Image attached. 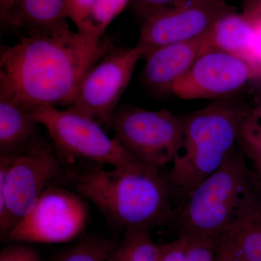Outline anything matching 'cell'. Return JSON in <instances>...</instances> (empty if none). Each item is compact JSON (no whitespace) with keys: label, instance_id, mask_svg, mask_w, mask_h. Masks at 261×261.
<instances>
[{"label":"cell","instance_id":"obj_1","mask_svg":"<svg viewBox=\"0 0 261 261\" xmlns=\"http://www.w3.org/2000/svg\"><path fill=\"white\" fill-rule=\"evenodd\" d=\"M113 47L70 28L21 36L2 49L0 81L29 109L70 106L84 75Z\"/></svg>","mask_w":261,"mask_h":261},{"label":"cell","instance_id":"obj_2","mask_svg":"<svg viewBox=\"0 0 261 261\" xmlns=\"http://www.w3.org/2000/svg\"><path fill=\"white\" fill-rule=\"evenodd\" d=\"M63 182L91 202L116 231L172 226L185 194L165 167L136 161L113 170L87 164L65 170Z\"/></svg>","mask_w":261,"mask_h":261},{"label":"cell","instance_id":"obj_3","mask_svg":"<svg viewBox=\"0 0 261 261\" xmlns=\"http://www.w3.org/2000/svg\"><path fill=\"white\" fill-rule=\"evenodd\" d=\"M251 106L235 95L181 116L183 139L168 170L178 190L186 195L240 147V122Z\"/></svg>","mask_w":261,"mask_h":261},{"label":"cell","instance_id":"obj_4","mask_svg":"<svg viewBox=\"0 0 261 261\" xmlns=\"http://www.w3.org/2000/svg\"><path fill=\"white\" fill-rule=\"evenodd\" d=\"M240 147L212 174L187 193L172 226L178 236L217 240L242 209L261 193L256 176Z\"/></svg>","mask_w":261,"mask_h":261},{"label":"cell","instance_id":"obj_5","mask_svg":"<svg viewBox=\"0 0 261 261\" xmlns=\"http://www.w3.org/2000/svg\"><path fill=\"white\" fill-rule=\"evenodd\" d=\"M65 161L43 139L28 153L0 157V235L5 240L48 188L63 181Z\"/></svg>","mask_w":261,"mask_h":261},{"label":"cell","instance_id":"obj_6","mask_svg":"<svg viewBox=\"0 0 261 261\" xmlns=\"http://www.w3.org/2000/svg\"><path fill=\"white\" fill-rule=\"evenodd\" d=\"M30 110L47 129L65 162L77 160L87 164L118 168L139 161L115 137H108L100 123L85 115L69 108L62 111L51 106Z\"/></svg>","mask_w":261,"mask_h":261},{"label":"cell","instance_id":"obj_7","mask_svg":"<svg viewBox=\"0 0 261 261\" xmlns=\"http://www.w3.org/2000/svg\"><path fill=\"white\" fill-rule=\"evenodd\" d=\"M108 127L128 153L140 162L165 167L172 163L183 139L181 116L166 109L118 106Z\"/></svg>","mask_w":261,"mask_h":261},{"label":"cell","instance_id":"obj_8","mask_svg":"<svg viewBox=\"0 0 261 261\" xmlns=\"http://www.w3.org/2000/svg\"><path fill=\"white\" fill-rule=\"evenodd\" d=\"M87 201L59 185L48 188L5 240L10 243L61 244L75 241L88 224Z\"/></svg>","mask_w":261,"mask_h":261},{"label":"cell","instance_id":"obj_9","mask_svg":"<svg viewBox=\"0 0 261 261\" xmlns=\"http://www.w3.org/2000/svg\"><path fill=\"white\" fill-rule=\"evenodd\" d=\"M145 56V49L137 45L113 47L84 75L68 108L108 126L136 65Z\"/></svg>","mask_w":261,"mask_h":261},{"label":"cell","instance_id":"obj_10","mask_svg":"<svg viewBox=\"0 0 261 261\" xmlns=\"http://www.w3.org/2000/svg\"><path fill=\"white\" fill-rule=\"evenodd\" d=\"M233 10L226 3L189 0L159 10L142 20L137 45L145 49L146 56L163 46L197 39L210 32L221 15Z\"/></svg>","mask_w":261,"mask_h":261},{"label":"cell","instance_id":"obj_11","mask_svg":"<svg viewBox=\"0 0 261 261\" xmlns=\"http://www.w3.org/2000/svg\"><path fill=\"white\" fill-rule=\"evenodd\" d=\"M253 75L243 60L211 47L173 86L172 94L184 100L224 99L238 95Z\"/></svg>","mask_w":261,"mask_h":261},{"label":"cell","instance_id":"obj_12","mask_svg":"<svg viewBox=\"0 0 261 261\" xmlns=\"http://www.w3.org/2000/svg\"><path fill=\"white\" fill-rule=\"evenodd\" d=\"M211 47L208 32L192 40L168 44L151 51L145 57L142 74L144 84L159 95L172 94L175 84Z\"/></svg>","mask_w":261,"mask_h":261},{"label":"cell","instance_id":"obj_13","mask_svg":"<svg viewBox=\"0 0 261 261\" xmlns=\"http://www.w3.org/2000/svg\"><path fill=\"white\" fill-rule=\"evenodd\" d=\"M66 0H0L2 33L21 36L70 28Z\"/></svg>","mask_w":261,"mask_h":261},{"label":"cell","instance_id":"obj_14","mask_svg":"<svg viewBox=\"0 0 261 261\" xmlns=\"http://www.w3.org/2000/svg\"><path fill=\"white\" fill-rule=\"evenodd\" d=\"M32 111L0 81V157L28 153L44 139Z\"/></svg>","mask_w":261,"mask_h":261},{"label":"cell","instance_id":"obj_15","mask_svg":"<svg viewBox=\"0 0 261 261\" xmlns=\"http://www.w3.org/2000/svg\"><path fill=\"white\" fill-rule=\"evenodd\" d=\"M216 242L231 250L239 261H261V196L242 209Z\"/></svg>","mask_w":261,"mask_h":261},{"label":"cell","instance_id":"obj_16","mask_svg":"<svg viewBox=\"0 0 261 261\" xmlns=\"http://www.w3.org/2000/svg\"><path fill=\"white\" fill-rule=\"evenodd\" d=\"M252 32L243 13L235 10L224 13L209 32L211 47L247 61Z\"/></svg>","mask_w":261,"mask_h":261},{"label":"cell","instance_id":"obj_17","mask_svg":"<svg viewBox=\"0 0 261 261\" xmlns=\"http://www.w3.org/2000/svg\"><path fill=\"white\" fill-rule=\"evenodd\" d=\"M159 245L154 243L150 230L132 229L123 233L118 242L114 261H158Z\"/></svg>","mask_w":261,"mask_h":261},{"label":"cell","instance_id":"obj_18","mask_svg":"<svg viewBox=\"0 0 261 261\" xmlns=\"http://www.w3.org/2000/svg\"><path fill=\"white\" fill-rule=\"evenodd\" d=\"M118 242L89 238L61 250L54 261H114Z\"/></svg>","mask_w":261,"mask_h":261},{"label":"cell","instance_id":"obj_19","mask_svg":"<svg viewBox=\"0 0 261 261\" xmlns=\"http://www.w3.org/2000/svg\"><path fill=\"white\" fill-rule=\"evenodd\" d=\"M130 3V0H96L77 31L102 39L108 25Z\"/></svg>","mask_w":261,"mask_h":261},{"label":"cell","instance_id":"obj_20","mask_svg":"<svg viewBox=\"0 0 261 261\" xmlns=\"http://www.w3.org/2000/svg\"><path fill=\"white\" fill-rule=\"evenodd\" d=\"M239 145L252 166L261 164V105H252L240 122Z\"/></svg>","mask_w":261,"mask_h":261},{"label":"cell","instance_id":"obj_21","mask_svg":"<svg viewBox=\"0 0 261 261\" xmlns=\"http://www.w3.org/2000/svg\"><path fill=\"white\" fill-rule=\"evenodd\" d=\"M242 13L252 28V36L247 63L253 81L261 82V0H243Z\"/></svg>","mask_w":261,"mask_h":261},{"label":"cell","instance_id":"obj_22","mask_svg":"<svg viewBox=\"0 0 261 261\" xmlns=\"http://www.w3.org/2000/svg\"><path fill=\"white\" fill-rule=\"evenodd\" d=\"M187 238L184 261H214L216 240L208 237L182 235Z\"/></svg>","mask_w":261,"mask_h":261},{"label":"cell","instance_id":"obj_23","mask_svg":"<svg viewBox=\"0 0 261 261\" xmlns=\"http://www.w3.org/2000/svg\"><path fill=\"white\" fill-rule=\"evenodd\" d=\"M189 0H130V6L136 15L143 20L159 10L184 4Z\"/></svg>","mask_w":261,"mask_h":261},{"label":"cell","instance_id":"obj_24","mask_svg":"<svg viewBox=\"0 0 261 261\" xmlns=\"http://www.w3.org/2000/svg\"><path fill=\"white\" fill-rule=\"evenodd\" d=\"M0 261H42L39 254L25 243H13L5 247L0 255Z\"/></svg>","mask_w":261,"mask_h":261},{"label":"cell","instance_id":"obj_25","mask_svg":"<svg viewBox=\"0 0 261 261\" xmlns=\"http://www.w3.org/2000/svg\"><path fill=\"white\" fill-rule=\"evenodd\" d=\"M187 238L179 236L171 243L159 245V260L184 261L186 252Z\"/></svg>","mask_w":261,"mask_h":261},{"label":"cell","instance_id":"obj_26","mask_svg":"<svg viewBox=\"0 0 261 261\" xmlns=\"http://www.w3.org/2000/svg\"><path fill=\"white\" fill-rule=\"evenodd\" d=\"M96 0H66V12L68 18L80 28L84 19Z\"/></svg>","mask_w":261,"mask_h":261},{"label":"cell","instance_id":"obj_27","mask_svg":"<svg viewBox=\"0 0 261 261\" xmlns=\"http://www.w3.org/2000/svg\"><path fill=\"white\" fill-rule=\"evenodd\" d=\"M214 261H239L227 247L216 242V250Z\"/></svg>","mask_w":261,"mask_h":261},{"label":"cell","instance_id":"obj_28","mask_svg":"<svg viewBox=\"0 0 261 261\" xmlns=\"http://www.w3.org/2000/svg\"><path fill=\"white\" fill-rule=\"evenodd\" d=\"M252 169H253L254 172L255 173L259 186H260L261 189V164L252 166Z\"/></svg>","mask_w":261,"mask_h":261},{"label":"cell","instance_id":"obj_29","mask_svg":"<svg viewBox=\"0 0 261 261\" xmlns=\"http://www.w3.org/2000/svg\"><path fill=\"white\" fill-rule=\"evenodd\" d=\"M260 87V88L257 91L256 95L254 99V105H261V86Z\"/></svg>","mask_w":261,"mask_h":261},{"label":"cell","instance_id":"obj_30","mask_svg":"<svg viewBox=\"0 0 261 261\" xmlns=\"http://www.w3.org/2000/svg\"><path fill=\"white\" fill-rule=\"evenodd\" d=\"M208 1L220 2V3H226L227 0H208Z\"/></svg>","mask_w":261,"mask_h":261}]
</instances>
